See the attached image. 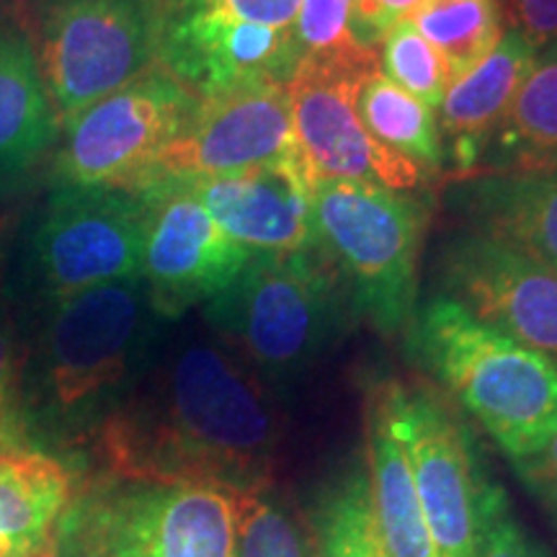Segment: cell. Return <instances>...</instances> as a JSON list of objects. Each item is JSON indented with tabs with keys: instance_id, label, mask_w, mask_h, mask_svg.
<instances>
[{
	"instance_id": "1",
	"label": "cell",
	"mask_w": 557,
	"mask_h": 557,
	"mask_svg": "<svg viewBox=\"0 0 557 557\" xmlns=\"http://www.w3.org/2000/svg\"><path fill=\"white\" fill-rule=\"evenodd\" d=\"M284 421L267 380L205 329L160 336L94 444L103 472L267 491Z\"/></svg>"
},
{
	"instance_id": "2",
	"label": "cell",
	"mask_w": 557,
	"mask_h": 557,
	"mask_svg": "<svg viewBox=\"0 0 557 557\" xmlns=\"http://www.w3.org/2000/svg\"><path fill=\"white\" fill-rule=\"evenodd\" d=\"M37 312V333L21 357V403L34 447L94 442L169 323L152 310L139 276L75 292Z\"/></svg>"
},
{
	"instance_id": "3",
	"label": "cell",
	"mask_w": 557,
	"mask_h": 557,
	"mask_svg": "<svg viewBox=\"0 0 557 557\" xmlns=\"http://www.w3.org/2000/svg\"><path fill=\"white\" fill-rule=\"evenodd\" d=\"M408 346L517 465L555 434L557 361L485 325L451 297L416 310Z\"/></svg>"
},
{
	"instance_id": "4",
	"label": "cell",
	"mask_w": 557,
	"mask_h": 557,
	"mask_svg": "<svg viewBox=\"0 0 557 557\" xmlns=\"http://www.w3.org/2000/svg\"><path fill=\"white\" fill-rule=\"evenodd\" d=\"M240 493L101 472L75 491L52 557H235Z\"/></svg>"
},
{
	"instance_id": "5",
	"label": "cell",
	"mask_w": 557,
	"mask_h": 557,
	"mask_svg": "<svg viewBox=\"0 0 557 557\" xmlns=\"http://www.w3.org/2000/svg\"><path fill=\"white\" fill-rule=\"evenodd\" d=\"M348 289L325 250L253 253L227 289L201 305V323L263 380L297 374L344 323Z\"/></svg>"
},
{
	"instance_id": "6",
	"label": "cell",
	"mask_w": 557,
	"mask_h": 557,
	"mask_svg": "<svg viewBox=\"0 0 557 557\" xmlns=\"http://www.w3.org/2000/svg\"><path fill=\"white\" fill-rule=\"evenodd\" d=\"M318 246L344 276L354 315L395 336L416 315L429 207L408 191L354 181L312 184Z\"/></svg>"
},
{
	"instance_id": "7",
	"label": "cell",
	"mask_w": 557,
	"mask_h": 557,
	"mask_svg": "<svg viewBox=\"0 0 557 557\" xmlns=\"http://www.w3.org/2000/svg\"><path fill=\"white\" fill-rule=\"evenodd\" d=\"M145 197L103 186H52L21 238L18 289L34 308L139 276Z\"/></svg>"
},
{
	"instance_id": "8",
	"label": "cell",
	"mask_w": 557,
	"mask_h": 557,
	"mask_svg": "<svg viewBox=\"0 0 557 557\" xmlns=\"http://www.w3.org/2000/svg\"><path fill=\"white\" fill-rule=\"evenodd\" d=\"M60 127L158 62V0H18Z\"/></svg>"
},
{
	"instance_id": "9",
	"label": "cell",
	"mask_w": 557,
	"mask_h": 557,
	"mask_svg": "<svg viewBox=\"0 0 557 557\" xmlns=\"http://www.w3.org/2000/svg\"><path fill=\"white\" fill-rule=\"evenodd\" d=\"M197 103L189 88L156 65L62 124L50 152L52 186L143 191Z\"/></svg>"
},
{
	"instance_id": "10",
	"label": "cell",
	"mask_w": 557,
	"mask_h": 557,
	"mask_svg": "<svg viewBox=\"0 0 557 557\" xmlns=\"http://www.w3.org/2000/svg\"><path fill=\"white\" fill-rule=\"evenodd\" d=\"M380 58L299 65L287 88L292 137L310 184L354 181L389 191H413L426 173L369 135L359 116V90Z\"/></svg>"
},
{
	"instance_id": "11",
	"label": "cell",
	"mask_w": 557,
	"mask_h": 557,
	"mask_svg": "<svg viewBox=\"0 0 557 557\" xmlns=\"http://www.w3.org/2000/svg\"><path fill=\"white\" fill-rule=\"evenodd\" d=\"M406 444L410 472L438 557H475L483 483L468 431L429 387L380 385Z\"/></svg>"
},
{
	"instance_id": "12",
	"label": "cell",
	"mask_w": 557,
	"mask_h": 557,
	"mask_svg": "<svg viewBox=\"0 0 557 557\" xmlns=\"http://www.w3.org/2000/svg\"><path fill=\"white\" fill-rule=\"evenodd\" d=\"M148 205L139 278L165 323L201 308L235 282L250 253L222 230L186 184L139 191Z\"/></svg>"
},
{
	"instance_id": "13",
	"label": "cell",
	"mask_w": 557,
	"mask_h": 557,
	"mask_svg": "<svg viewBox=\"0 0 557 557\" xmlns=\"http://www.w3.org/2000/svg\"><path fill=\"white\" fill-rule=\"evenodd\" d=\"M292 148L295 137L284 83L209 96L199 99L186 129L160 156L145 189L235 176L287 156Z\"/></svg>"
},
{
	"instance_id": "14",
	"label": "cell",
	"mask_w": 557,
	"mask_h": 557,
	"mask_svg": "<svg viewBox=\"0 0 557 557\" xmlns=\"http://www.w3.org/2000/svg\"><path fill=\"white\" fill-rule=\"evenodd\" d=\"M447 297L485 325L557 361V274L519 250L465 230L442 256Z\"/></svg>"
},
{
	"instance_id": "15",
	"label": "cell",
	"mask_w": 557,
	"mask_h": 557,
	"mask_svg": "<svg viewBox=\"0 0 557 557\" xmlns=\"http://www.w3.org/2000/svg\"><path fill=\"white\" fill-rule=\"evenodd\" d=\"M186 186L250 253H292L318 246L312 184L295 148L259 169Z\"/></svg>"
},
{
	"instance_id": "16",
	"label": "cell",
	"mask_w": 557,
	"mask_h": 557,
	"mask_svg": "<svg viewBox=\"0 0 557 557\" xmlns=\"http://www.w3.org/2000/svg\"><path fill=\"white\" fill-rule=\"evenodd\" d=\"M60 122L18 0H0V178L50 156Z\"/></svg>"
},
{
	"instance_id": "17",
	"label": "cell",
	"mask_w": 557,
	"mask_h": 557,
	"mask_svg": "<svg viewBox=\"0 0 557 557\" xmlns=\"http://www.w3.org/2000/svg\"><path fill=\"white\" fill-rule=\"evenodd\" d=\"M534 58V47L517 29H506L483 60L449 81L438 107V132L449 139L451 160L462 176L478 171L491 137L517 99Z\"/></svg>"
},
{
	"instance_id": "18",
	"label": "cell",
	"mask_w": 557,
	"mask_h": 557,
	"mask_svg": "<svg viewBox=\"0 0 557 557\" xmlns=\"http://www.w3.org/2000/svg\"><path fill=\"white\" fill-rule=\"evenodd\" d=\"M470 178L462 194L470 230L557 274V169L498 171Z\"/></svg>"
},
{
	"instance_id": "19",
	"label": "cell",
	"mask_w": 557,
	"mask_h": 557,
	"mask_svg": "<svg viewBox=\"0 0 557 557\" xmlns=\"http://www.w3.org/2000/svg\"><path fill=\"white\" fill-rule=\"evenodd\" d=\"M78 472L52 451L0 455V557H52Z\"/></svg>"
},
{
	"instance_id": "20",
	"label": "cell",
	"mask_w": 557,
	"mask_h": 557,
	"mask_svg": "<svg viewBox=\"0 0 557 557\" xmlns=\"http://www.w3.org/2000/svg\"><path fill=\"white\" fill-rule=\"evenodd\" d=\"M367 480L382 545L389 557H438L431 540L406 444L395 429L382 387L367 408Z\"/></svg>"
},
{
	"instance_id": "21",
	"label": "cell",
	"mask_w": 557,
	"mask_h": 557,
	"mask_svg": "<svg viewBox=\"0 0 557 557\" xmlns=\"http://www.w3.org/2000/svg\"><path fill=\"white\" fill-rule=\"evenodd\" d=\"M491 145L500 158L485 173L557 169V41L537 52Z\"/></svg>"
},
{
	"instance_id": "22",
	"label": "cell",
	"mask_w": 557,
	"mask_h": 557,
	"mask_svg": "<svg viewBox=\"0 0 557 557\" xmlns=\"http://www.w3.org/2000/svg\"><path fill=\"white\" fill-rule=\"evenodd\" d=\"M359 116L369 135L418 165L426 178L442 173L444 143L434 111L389 81L382 67L372 70L359 90Z\"/></svg>"
},
{
	"instance_id": "23",
	"label": "cell",
	"mask_w": 557,
	"mask_h": 557,
	"mask_svg": "<svg viewBox=\"0 0 557 557\" xmlns=\"http://www.w3.org/2000/svg\"><path fill=\"white\" fill-rule=\"evenodd\" d=\"M410 21L442 54L455 81L504 37L506 9L504 0H421Z\"/></svg>"
},
{
	"instance_id": "24",
	"label": "cell",
	"mask_w": 557,
	"mask_h": 557,
	"mask_svg": "<svg viewBox=\"0 0 557 557\" xmlns=\"http://www.w3.org/2000/svg\"><path fill=\"white\" fill-rule=\"evenodd\" d=\"M318 557H389L382 545L364 465H354L318 500L312 517Z\"/></svg>"
},
{
	"instance_id": "25",
	"label": "cell",
	"mask_w": 557,
	"mask_h": 557,
	"mask_svg": "<svg viewBox=\"0 0 557 557\" xmlns=\"http://www.w3.org/2000/svg\"><path fill=\"white\" fill-rule=\"evenodd\" d=\"M235 557H318L315 537L267 491H243Z\"/></svg>"
},
{
	"instance_id": "26",
	"label": "cell",
	"mask_w": 557,
	"mask_h": 557,
	"mask_svg": "<svg viewBox=\"0 0 557 557\" xmlns=\"http://www.w3.org/2000/svg\"><path fill=\"white\" fill-rule=\"evenodd\" d=\"M354 0H302L299 3L292 39H295L297 67L308 62H351L380 58L354 39Z\"/></svg>"
},
{
	"instance_id": "27",
	"label": "cell",
	"mask_w": 557,
	"mask_h": 557,
	"mask_svg": "<svg viewBox=\"0 0 557 557\" xmlns=\"http://www.w3.org/2000/svg\"><path fill=\"white\" fill-rule=\"evenodd\" d=\"M380 67L389 81L434 111L442 107L449 86V73L442 54L416 29L413 21H400L382 39Z\"/></svg>"
},
{
	"instance_id": "28",
	"label": "cell",
	"mask_w": 557,
	"mask_h": 557,
	"mask_svg": "<svg viewBox=\"0 0 557 557\" xmlns=\"http://www.w3.org/2000/svg\"><path fill=\"white\" fill-rule=\"evenodd\" d=\"M37 449L21 403V348L16 344L11 310L0 299V455Z\"/></svg>"
},
{
	"instance_id": "29",
	"label": "cell",
	"mask_w": 557,
	"mask_h": 557,
	"mask_svg": "<svg viewBox=\"0 0 557 557\" xmlns=\"http://www.w3.org/2000/svg\"><path fill=\"white\" fill-rule=\"evenodd\" d=\"M302 0H158V16H205L292 32Z\"/></svg>"
},
{
	"instance_id": "30",
	"label": "cell",
	"mask_w": 557,
	"mask_h": 557,
	"mask_svg": "<svg viewBox=\"0 0 557 557\" xmlns=\"http://www.w3.org/2000/svg\"><path fill=\"white\" fill-rule=\"evenodd\" d=\"M475 557H547L513 517L506 493L487 483L480 500Z\"/></svg>"
},
{
	"instance_id": "31",
	"label": "cell",
	"mask_w": 557,
	"mask_h": 557,
	"mask_svg": "<svg viewBox=\"0 0 557 557\" xmlns=\"http://www.w3.org/2000/svg\"><path fill=\"white\" fill-rule=\"evenodd\" d=\"M421 0H354V39L369 50H380L382 39L400 21H410Z\"/></svg>"
},
{
	"instance_id": "32",
	"label": "cell",
	"mask_w": 557,
	"mask_h": 557,
	"mask_svg": "<svg viewBox=\"0 0 557 557\" xmlns=\"http://www.w3.org/2000/svg\"><path fill=\"white\" fill-rule=\"evenodd\" d=\"M506 18L534 52L557 41V0H506Z\"/></svg>"
},
{
	"instance_id": "33",
	"label": "cell",
	"mask_w": 557,
	"mask_h": 557,
	"mask_svg": "<svg viewBox=\"0 0 557 557\" xmlns=\"http://www.w3.org/2000/svg\"><path fill=\"white\" fill-rule=\"evenodd\" d=\"M517 468L537 491H542L549 498H557V429L537 455L519 462Z\"/></svg>"
},
{
	"instance_id": "34",
	"label": "cell",
	"mask_w": 557,
	"mask_h": 557,
	"mask_svg": "<svg viewBox=\"0 0 557 557\" xmlns=\"http://www.w3.org/2000/svg\"><path fill=\"white\" fill-rule=\"evenodd\" d=\"M0 271H3V240H0Z\"/></svg>"
}]
</instances>
